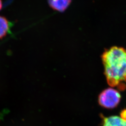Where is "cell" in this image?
<instances>
[{
	"label": "cell",
	"mask_w": 126,
	"mask_h": 126,
	"mask_svg": "<svg viewBox=\"0 0 126 126\" xmlns=\"http://www.w3.org/2000/svg\"><path fill=\"white\" fill-rule=\"evenodd\" d=\"M104 74L108 85L119 90L126 88V49L113 46L105 49L101 55Z\"/></svg>",
	"instance_id": "1"
},
{
	"label": "cell",
	"mask_w": 126,
	"mask_h": 126,
	"mask_svg": "<svg viewBox=\"0 0 126 126\" xmlns=\"http://www.w3.org/2000/svg\"><path fill=\"white\" fill-rule=\"evenodd\" d=\"M121 99V95L119 91L108 88L102 91L99 96V103L106 108L112 109L117 107Z\"/></svg>",
	"instance_id": "2"
},
{
	"label": "cell",
	"mask_w": 126,
	"mask_h": 126,
	"mask_svg": "<svg viewBox=\"0 0 126 126\" xmlns=\"http://www.w3.org/2000/svg\"><path fill=\"white\" fill-rule=\"evenodd\" d=\"M103 126H126V118L121 116H111L103 117Z\"/></svg>",
	"instance_id": "3"
},
{
	"label": "cell",
	"mask_w": 126,
	"mask_h": 126,
	"mask_svg": "<svg viewBox=\"0 0 126 126\" xmlns=\"http://www.w3.org/2000/svg\"><path fill=\"white\" fill-rule=\"evenodd\" d=\"M48 2L52 9L63 12L68 8L72 0H48Z\"/></svg>",
	"instance_id": "4"
},
{
	"label": "cell",
	"mask_w": 126,
	"mask_h": 126,
	"mask_svg": "<svg viewBox=\"0 0 126 126\" xmlns=\"http://www.w3.org/2000/svg\"><path fill=\"white\" fill-rule=\"evenodd\" d=\"M9 22L7 19L0 16V39L6 36L9 31Z\"/></svg>",
	"instance_id": "5"
},
{
	"label": "cell",
	"mask_w": 126,
	"mask_h": 126,
	"mask_svg": "<svg viewBox=\"0 0 126 126\" xmlns=\"http://www.w3.org/2000/svg\"><path fill=\"white\" fill-rule=\"evenodd\" d=\"M2 1H1V0H0V11L2 9Z\"/></svg>",
	"instance_id": "6"
}]
</instances>
